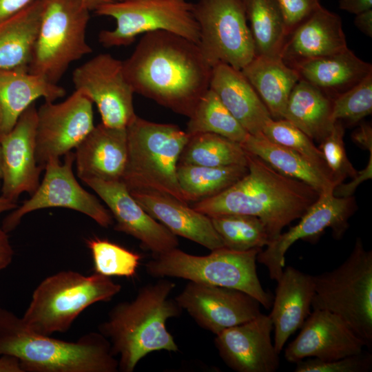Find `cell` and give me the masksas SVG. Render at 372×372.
Listing matches in <instances>:
<instances>
[{"instance_id":"51","label":"cell","mask_w":372,"mask_h":372,"mask_svg":"<svg viewBox=\"0 0 372 372\" xmlns=\"http://www.w3.org/2000/svg\"><path fill=\"white\" fill-rule=\"evenodd\" d=\"M16 203L12 202L0 194V214L7 211L13 210L17 207Z\"/></svg>"},{"instance_id":"27","label":"cell","mask_w":372,"mask_h":372,"mask_svg":"<svg viewBox=\"0 0 372 372\" xmlns=\"http://www.w3.org/2000/svg\"><path fill=\"white\" fill-rule=\"evenodd\" d=\"M302 79L331 99L372 74V65L349 48L339 53L300 63L293 68Z\"/></svg>"},{"instance_id":"18","label":"cell","mask_w":372,"mask_h":372,"mask_svg":"<svg viewBox=\"0 0 372 372\" xmlns=\"http://www.w3.org/2000/svg\"><path fill=\"white\" fill-rule=\"evenodd\" d=\"M37 114L34 103L21 114L13 128L0 136L1 195L14 203L23 192L31 196L40 184L43 169L35 156Z\"/></svg>"},{"instance_id":"14","label":"cell","mask_w":372,"mask_h":372,"mask_svg":"<svg viewBox=\"0 0 372 372\" xmlns=\"http://www.w3.org/2000/svg\"><path fill=\"white\" fill-rule=\"evenodd\" d=\"M93 103L75 91L60 103L45 101L37 114L35 156L44 169L48 161L76 148L94 127Z\"/></svg>"},{"instance_id":"3","label":"cell","mask_w":372,"mask_h":372,"mask_svg":"<svg viewBox=\"0 0 372 372\" xmlns=\"http://www.w3.org/2000/svg\"><path fill=\"white\" fill-rule=\"evenodd\" d=\"M176 284L161 279L139 289L130 301L116 304L99 327L110 342L112 353L119 356L118 371L132 372L147 354L178 347L166 328V322L178 316L182 309L169 295Z\"/></svg>"},{"instance_id":"2","label":"cell","mask_w":372,"mask_h":372,"mask_svg":"<svg viewBox=\"0 0 372 372\" xmlns=\"http://www.w3.org/2000/svg\"><path fill=\"white\" fill-rule=\"evenodd\" d=\"M247 167L248 172L234 185L194 203L192 207L207 216L240 214L256 216L265 225L271 242L286 226L300 218L320 194L308 184L281 174L249 152Z\"/></svg>"},{"instance_id":"47","label":"cell","mask_w":372,"mask_h":372,"mask_svg":"<svg viewBox=\"0 0 372 372\" xmlns=\"http://www.w3.org/2000/svg\"><path fill=\"white\" fill-rule=\"evenodd\" d=\"M339 8L358 14L372 9V0H339Z\"/></svg>"},{"instance_id":"41","label":"cell","mask_w":372,"mask_h":372,"mask_svg":"<svg viewBox=\"0 0 372 372\" xmlns=\"http://www.w3.org/2000/svg\"><path fill=\"white\" fill-rule=\"evenodd\" d=\"M372 369V355L363 351L342 358L323 361L309 358L296 363L295 372H369Z\"/></svg>"},{"instance_id":"46","label":"cell","mask_w":372,"mask_h":372,"mask_svg":"<svg viewBox=\"0 0 372 372\" xmlns=\"http://www.w3.org/2000/svg\"><path fill=\"white\" fill-rule=\"evenodd\" d=\"M353 141L360 147L372 151V127L368 123H362L352 134Z\"/></svg>"},{"instance_id":"52","label":"cell","mask_w":372,"mask_h":372,"mask_svg":"<svg viewBox=\"0 0 372 372\" xmlns=\"http://www.w3.org/2000/svg\"><path fill=\"white\" fill-rule=\"evenodd\" d=\"M1 183V146H0V185Z\"/></svg>"},{"instance_id":"53","label":"cell","mask_w":372,"mask_h":372,"mask_svg":"<svg viewBox=\"0 0 372 372\" xmlns=\"http://www.w3.org/2000/svg\"><path fill=\"white\" fill-rule=\"evenodd\" d=\"M132 1V0H116V1Z\"/></svg>"},{"instance_id":"7","label":"cell","mask_w":372,"mask_h":372,"mask_svg":"<svg viewBox=\"0 0 372 372\" xmlns=\"http://www.w3.org/2000/svg\"><path fill=\"white\" fill-rule=\"evenodd\" d=\"M261 250L237 251L223 247L207 256H195L177 247L154 256L145 265L146 272L155 278H178L238 289L269 309L273 297L263 289L256 271Z\"/></svg>"},{"instance_id":"19","label":"cell","mask_w":372,"mask_h":372,"mask_svg":"<svg viewBox=\"0 0 372 372\" xmlns=\"http://www.w3.org/2000/svg\"><path fill=\"white\" fill-rule=\"evenodd\" d=\"M300 329L285 350V360L291 363L309 358L337 360L360 353L366 347L339 316L326 310L313 309Z\"/></svg>"},{"instance_id":"37","label":"cell","mask_w":372,"mask_h":372,"mask_svg":"<svg viewBox=\"0 0 372 372\" xmlns=\"http://www.w3.org/2000/svg\"><path fill=\"white\" fill-rule=\"evenodd\" d=\"M262 133L271 141L300 154L335 183L321 150L311 138L290 121L270 118L265 122Z\"/></svg>"},{"instance_id":"10","label":"cell","mask_w":372,"mask_h":372,"mask_svg":"<svg viewBox=\"0 0 372 372\" xmlns=\"http://www.w3.org/2000/svg\"><path fill=\"white\" fill-rule=\"evenodd\" d=\"M116 21L112 30H103L99 42L105 48L127 46L136 37L164 30L198 43L199 27L187 0H132L105 4L94 12Z\"/></svg>"},{"instance_id":"24","label":"cell","mask_w":372,"mask_h":372,"mask_svg":"<svg viewBox=\"0 0 372 372\" xmlns=\"http://www.w3.org/2000/svg\"><path fill=\"white\" fill-rule=\"evenodd\" d=\"M269 316L274 331L273 345L280 354L289 338L310 314L314 295L313 276L291 266L284 267Z\"/></svg>"},{"instance_id":"22","label":"cell","mask_w":372,"mask_h":372,"mask_svg":"<svg viewBox=\"0 0 372 372\" xmlns=\"http://www.w3.org/2000/svg\"><path fill=\"white\" fill-rule=\"evenodd\" d=\"M130 194L152 217L176 236L211 251L224 247L209 217L189 207L188 203L156 191L136 190Z\"/></svg>"},{"instance_id":"44","label":"cell","mask_w":372,"mask_h":372,"mask_svg":"<svg viewBox=\"0 0 372 372\" xmlns=\"http://www.w3.org/2000/svg\"><path fill=\"white\" fill-rule=\"evenodd\" d=\"M14 254L8 233L0 226V271L5 269L11 264Z\"/></svg>"},{"instance_id":"12","label":"cell","mask_w":372,"mask_h":372,"mask_svg":"<svg viewBox=\"0 0 372 372\" xmlns=\"http://www.w3.org/2000/svg\"><path fill=\"white\" fill-rule=\"evenodd\" d=\"M74 153L48 161L41 183L30 198L8 214L1 227L7 233L14 230L28 213L45 208L62 207L82 213L103 227L113 224V217L92 194L84 189L76 180L72 170Z\"/></svg>"},{"instance_id":"15","label":"cell","mask_w":372,"mask_h":372,"mask_svg":"<svg viewBox=\"0 0 372 372\" xmlns=\"http://www.w3.org/2000/svg\"><path fill=\"white\" fill-rule=\"evenodd\" d=\"M356 209L353 196L337 197L333 191L320 194L297 225L281 233L258 254L257 261L267 267L270 278L276 281L285 267V254L295 242H315L327 228L331 229L335 239L342 238Z\"/></svg>"},{"instance_id":"11","label":"cell","mask_w":372,"mask_h":372,"mask_svg":"<svg viewBox=\"0 0 372 372\" xmlns=\"http://www.w3.org/2000/svg\"><path fill=\"white\" fill-rule=\"evenodd\" d=\"M193 12L199 27L198 45L211 67L225 63L241 70L256 56L241 0H198Z\"/></svg>"},{"instance_id":"17","label":"cell","mask_w":372,"mask_h":372,"mask_svg":"<svg viewBox=\"0 0 372 372\" xmlns=\"http://www.w3.org/2000/svg\"><path fill=\"white\" fill-rule=\"evenodd\" d=\"M105 202L116 223L114 229L138 240L157 256L178 246L177 236L152 217L134 199L122 180L85 182Z\"/></svg>"},{"instance_id":"29","label":"cell","mask_w":372,"mask_h":372,"mask_svg":"<svg viewBox=\"0 0 372 372\" xmlns=\"http://www.w3.org/2000/svg\"><path fill=\"white\" fill-rule=\"evenodd\" d=\"M41 17V1L34 0L0 21V69L28 70Z\"/></svg>"},{"instance_id":"36","label":"cell","mask_w":372,"mask_h":372,"mask_svg":"<svg viewBox=\"0 0 372 372\" xmlns=\"http://www.w3.org/2000/svg\"><path fill=\"white\" fill-rule=\"evenodd\" d=\"M208 216L227 249L245 251L262 249L270 242L265 225L256 216L240 214Z\"/></svg>"},{"instance_id":"45","label":"cell","mask_w":372,"mask_h":372,"mask_svg":"<svg viewBox=\"0 0 372 372\" xmlns=\"http://www.w3.org/2000/svg\"><path fill=\"white\" fill-rule=\"evenodd\" d=\"M34 0H0V21L19 12Z\"/></svg>"},{"instance_id":"25","label":"cell","mask_w":372,"mask_h":372,"mask_svg":"<svg viewBox=\"0 0 372 372\" xmlns=\"http://www.w3.org/2000/svg\"><path fill=\"white\" fill-rule=\"evenodd\" d=\"M209 88L249 134L262 133L265 122L271 116L241 70L225 63L214 65Z\"/></svg>"},{"instance_id":"4","label":"cell","mask_w":372,"mask_h":372,"mask_svg":"<svg viewBox=\"0 0 372 372\" xmlns=\"http://www.w3.org/2000/svg\"><path fill=\"white\" fill-rule=\"evenodd\" d=\"M17 359L23 372H116L118 362L100 332L76 341L43 335L28 328L21 317L0 307V356Z\"/></svg>"},{"instance_id":"31","label":"cell","mask_w":372,"mask_h":372,"mask_svg":"<svg viewBox=\"0 0 372 372\" xmlns=\"http://www.w3.org/2000/svg\"><path fill=\"white\" fill-rule=\"evenodd\" d=\"M333 99L312 84L300 79L289 96L283 118L313 141L320 143L331 131Z\"/></svg>"},{"instance_id":"49","label":"cell","mask_w":372,"mask_h":372,"mask_svg":"<svg viewBox=\"0 0 372 372\" xmlns=\"http://www.w3.org/2000/svg\"><path fill=\"white\" fill-rule=\"evenodd\" d=\"M0 372H23L17 359L8 355L0 356Z\"/></svg>"},{"instance_id":"32","label":"cell","mask_w":372,"mask_h":372,"mask_svg":"<svg viewBox=\"0 0 372 372\" xmlns=\"http://www.w3.org/2000/svg\"><path fill=\"white\" fill-rule=\"evenodd\" d=\"M248 172L247 165L207 167L178 163L177 178L188 203L215 196L239 180Z\"/></svg>"},{"instance_id":"39","label":"cell","mask_w":372,"mask_h":372,"mask_svg":"<svg viewBox=\"0 0 372 372\" xmlns=\"http://www.w3.org/2000/svg\"><path fill=\"white\" fill-rule=\"evenodd\" d=\"M372 113V74L333 100L332 118L355 124Z\"/></svg>"},{"instance_id":"48","label":"cell","mask_w":372,"mask_h":372,"mask_svg":"<svg viewBox=\"0 0 372 372\" xmlns=\"http://www.w3.org/2000/svg\"><path fill=\"white\" fill-rule=\"evenodd\" d=\"M354 24L366 36L372 37V9L355 14Z\"/></svg>"},{"instance_id":"33","label":"cell","mask_w":372,"mask_h":372,"mask_svg":"<svg viewBox=\"0 0 372 372\" xmlns=\"http://www.w3.org/2000/svg\"><path fill=\"white\" fill-rule=\"evenodd\" d=\"M254 43L256 56H280L288 37L276 0H241Z\"/></svg>"},{"instance_id":"8","label":"cell","mask_w":372,"mask_h":372,"mask_svg":"<svg viewBox=\"0 0 372 372\" xmlns=\"http://www.w3.org/2000/svg\"><path fill=\"white\" fill-rule=\"evenodd\" d=\"M313 309L339 316L372 347V251L357 238L349 257L337 268L313 276Z\"/></svg>"},{"instance_id":"21","label":"cell","mask_w":372,"mask_h":372,"mask_svg":"<svg viewBox=\"0 0 372 372\" xmlns=\"http://www.w3.org/2000/svg\"><path fill=\"white\" fill-rule=\"evenodd\" d=\"M342 19L322 6L287 37L280 54L289 67L347 49Z\"/></svg>"},{"instance_id":"20","label":"cell","mask_w":372,"mask_h":372,"mask_svg":"<svg viewBox=\"0 0 372 372\" xmlns=\"http://www.w3.org/2000/svg\"><path fill=\"white\" fill-rule=\"evenodd\" d=\"M272 322L259 314L216 335L214 344L225 364L237 372H275L279 354L271 340Z\"/></svg>"},{"instance_id":"9","label":"cell","mask_w":372,"mask_h":372,"mask_svg":"<svg viewBox=\"0 0 372 372\" xmlns=\"http://www.w3.org/2000/svg\"><path fill=\"white\" fill-rule=\"evenodd\" d=\"M41 17L30 72L58 83L74 61L92 52L90 10L78 0H41Z\"/></svg>"},{"instance_id":"23","label":"cell","mask_w":372,"mask_h":372,"mask_svg":"<svg viewBox=\"0 0 372 372\" xmlns=\"http://www.w3.org/2000/svg\"><path fill=\"white\" fill-rule=\"evenodd\" d=\"M75 149L77 175L84 183L92 179L122 180L127 161V128L101 123Z\"/></svg>"},{"instance_id":"13","label":"cell","mask_w":372,"mask_h":372,"mask_svg":"<svg viewBox=\"0 0 372 372\" xmlns=\"http://www.w3.org/2000/svg\"><path fill=\"white\" fill-rule=\"evenodd\" d=\"M75 91L95 103L102 123L126 128L137 116L134 112V90L127 80L123 61L110 54H99L72 72Z\"/></svg>"},{"instance_id":"43","label":"cell","mask_w":372,"mask_h":372,"mask_svg":"<svg viewBox=\"0 0 372 372\" xmlns=\"http://www.w3.org/2000/svg\"><path fill=\"white\" fill-rule=\"evenodd\" d=\"M372 177V151L367 165L361 171H358L353 180L348 183H340L333 189V194L337 197H349L353 196L356 188L362 182L371 179Z\"/></svg>"},{"instance_id":"26","label":"cell","mask_w":372,"mask_h":372,"mask_svg":"<svg viewBox=\"0 0 372 372\" xmlns=\"http://www.w3.org/2000/svg\"><path fill=\"white\" fill-rule=\"evenodd\" d=\"M65 94L63 87L28 70L0 69V136L13 128L37 99L54 102Z\"/></svg>"},{"instance_id":"1","label":"cell","mask_w":372,"mask_h":372,"mask_svg":"<svg viewBox=\"0 0 372 372\" xmlns=\"http://www.w3.org/2000/svg\"><path fill=\"white\" fill-rule=\"evenodd\" d=\"M123 65L135 93L188 118L209 89L213 68L196 43L164 30L144 34Z\"/></svg>"},{"instance_id":"28","label":"cell","mask_w":372,"mask_h":372,"mask_svg":"<svg viewBox=\"0 0 372 372\" xmlns=\"http://www.w3.org/2000/svg\"><path fill=\"white\" fill-rule=\"evenodd\" d=\"M242 73L253 86L273 119L283 118L292 89L300 79L280 56H256Z\"/></svg>"},{"instance_id":"50","label":"cell","mask_w":372,"mask_h":372,"mask_svg":"<svg viewBox=\"0 0 372 372\" xmlns=\"http://www.w3.org/2000/svg\"><path fill=\"white\" fill-rule=\"evenodd\" d=\"M90 11L95 12L101 6L116 1V0H78Z\"/></svg>"},{"instance_id":"40","label":"cell","mask_w":372,"mask_h":372,"mask_svg":"<svg viewBox=\"0 0 372 372\" xmlns=\"http://www.w3.org/2000/svg\"><path fill=\"white\" fill-rule=\"evenodd\" d=\"M344 128L342 122L335 121L330 133L320 142L322 152L336 186L347 178H353L358 173L349 161L344 144Z\"/></svg>"},{"instance_id":"5","label":"cell","mask_w":372,"mask_h":372,"mask_svg":"<svg viewBox=\"0 0 372 372\" xmlns=\"http://www.w3.org/2000/svg\"><path fill=\"white\" fill-rule=\"evenodd\" d=\"M126 128L128 153L122 181L129 191H156L187 203L178 182L177 165L190 136L177 125L138 116Z\"/></svg>"},{"instance_id":"42","label":"cell","mask_w":372,"mask_h":372,"mask_svg":"<svg viewBox=\"0 0 372 372\" xmlns=\"http://www.w3.org/2000/svg\"><path fill=\"white\" fill-rule=\"evenodd\" d=\"M282 13L288 36L316 10L320 0H276Z\"/></svg>"},{"instance_id":"38","label":"cell","mask_w":372,"mask_h":372,"mask_svg":"<svg viewBox=\"0 0 372 372\" xmlns=\"http://www.w3.org/2000/svg\"><path fill=\"white\" fill-rule=\"evenodd\" d=\"M95 273L105 276L133 277L141 256L116 243L98 238L87 240Z\"/></svg>"},{"instance_id":"35","label":"cell","mask_w":372,"mask_h":372,"mask_svg":"<svg viewBox=\"0 0 372 372\" xmlns=\"http://www.w3.org/2000/svg\"><path fill=\"white\" fill-rule=\"evenodd\" d=\"M186 132L216 134L242 143L249 133L234 117L216 94L209 89L189 117Z\"/></svg>"},{"instance_id":"30","label":"cell","mask_w":372,"mask_h":372,"mask_svg":"<svg viewBox=\"0 0 372 372\" xmlns=\"http://www.w3.org/2000/svg\"><path fill=\"white\" fill-rule=\"evenodd\" d=\"M244 149L261 158L281 174L302 181L320 194L333 191L335 183L295 151L272 142L262 133L249 134L240 143Z\"/></svg>"},{"instance_id":"34","label":"cell","mask_w":372,"mask_h":372,"mask_svg":"<svg viewBox=\"0 0 372 372\" xmlns=\"http://www.w3.org/2000/svg\"><path fill=\"white\" fill-rule=\"evenodd\" d=\"M178 163L207 167L247 165V152L240 143L224 136L198 133L189 136Z\"/></svg>"},{"instance_id":"6","label":"cell","mask_w":372,"mask_h":372,"mask_svg":"<svg viewBox=\"0 0 372 372\" xmlns=\"http://www.w3.org/2000/svg\"><path fill=\"white\" fill-rule=\"evenodd\" d=\"M121 290V285L108 276L60 271L37 286L21 318L28 328L37 333L47 335L64 333L87 307L110 300Z\"/></svg>"},{"instance_id":"16","label":"cell","mask_w":372,"mask_h":372,"mask_svg":"<svg viewBox=\"0 0 372 372\" xmlns=\"http://www.w3.org/2000/svg\"><path fill=\"white\" fill-rule=\"evenodd\" d=\"M174 300L200 327L215 335L261 313L259 302L245 292L192 281Z\"/></svg>"}]
</instances>
